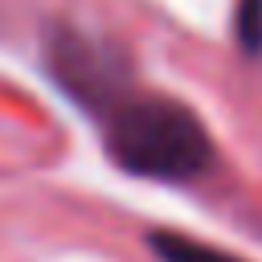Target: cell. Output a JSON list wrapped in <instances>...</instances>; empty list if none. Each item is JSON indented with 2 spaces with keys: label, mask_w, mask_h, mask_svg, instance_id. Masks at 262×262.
<instances>
[{
  "label": "cell",
  "mask_w": 262,
  "mask_h": 262,
  "mask_svg": "<svg viewBox=\"0 0 262 262\" xmlns=\"http://www.w3.org/2000/svg\"><path fill=\"white\" fill-rule=\"evenodd\" d=\"M106 156L143 180H192L213 164V139L184 102L139 94L111 106Z\"/></svg>",
  "instance_id": "1"
},
{
  "label": "cell",
  "mask_w": 262,
  "mask_h": 262,
  "mask_svg": "<svg viewBox=\"0 0 262 262\" xmlns=\"http://www.w3.org/2000/svg\"><path fill=\"white\" fill-rule=\"evenodd\" d=\"M49 70L57 86L82 102V106H115L123 90V61L111 45L78 33V29H57L49 41Z\"/></svg>",
  "instance_id": "2"
},
{
  "label": "cell",
  "mask_w": 262,
  "mask_h": 262,
  "mask_svg": "<svg viewBox=\"0 0 262 262\" xmlns=\"http://www.w3.org/2000/svg\"><path fill=\"white\" fill-rule=\"evenodd\" d=\"M147 246H151V254L160 262H242V258H233V254H225L217 246H205L196 237H184L176 229H151Z\"/></svg>",
  "instance_id": "3"
},
{
  "label": "cell",
  "mask_w": 262,
  "mask_h": 262,
  "mask_svg": "<svg viewBox=\"0 0 262 262\" xmlns=\"http://www.w3.org/2000/svg\"><path fill=\"white\" fill-rule=\"evenodd\" d=\"M237 41L246 53H262V0H237Z\"/></svg>",
  "instance_id": "4"
}]
</instances>
